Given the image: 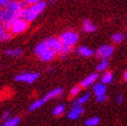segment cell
Instances as JSON below:
<instances>
[{"mask_svg": "<svg viewBox=\"0 0 127 126\" xmlns=\"http://www.w3.org/2000/svg\"><path fill=\"white\" fill-rule=\"evenodd\" d=\"M22 10L20 2L10 1L0 10V24L7 30L10 28V25L15 20L19 19L20 11Z\"/></svg>", "mask_w": 127, "mask_h": 126, "instance_id": "obj_1", "label": "cell"}, {"mask_svg": "<svg viewBox=\"0 0 127 126\" xmlns=\"http://www.w3.org/2000/svg\"><path fill=\"white\" fill-rule=\"evenodd\" d=\"M47 3L40 1L39 3H36L34 5H31L29 7H26L20 11V15H19V18L24 20L25 22H31L36 19V17L38 16L40 12L46 8Z\"/></svg>", "mask_w": 127, "mask_h": 126, "instance_id": "obj_2", "label": "cell"}, {"mask_svg": "<svg viewBox=\"0 0 127 126\" xmlns=\"http://www.w3.org/2000/svg\"><path fill=\"white\" fill-rule=\"evenodd\" d=\"M60 42L63 46L67 47H72L73 45L78 42L79 40V35L78 33L73 32V31H66V32L62 33L60 36Z\"/></svg>", "mask_w": 127, "mask_h": 126, "instance_id": "obj_3", "label": "cell"}, {"mask_svg": "<svg viewBox=\"0 0 127 126\" xmlns=\"http://www.w3.org/2000/svg\"><path fill=\"white\" fill-rule=\"evenodd\" d=\"M28 27L27 22H25L22 19H17L12 22V24L10 25V31L12 34H20L23 31H25Z\"/></svg>", "mask_w": 127, "mask_h": 126, "instance_id": "obj_4", "label": "cell"}, {"mask_svg": "<svg viewBox=\"0 0 127 126\" xmlns=\"http://www.w3.org/2000/svg\"><path fill=\"white\" fill-rule=\"evenodd\" d=\"M38 78H39L38 72H24V73L16 75L15 80L18 82H26V83L30 84V83H33Z\"/></svg>", "mask_w": 127, "mask_h": 126, "instance_id": "obj_5", "label": "cell"}, {"mask_svg": "<svg viewBox=\"0 0 127 126\" xmlns=\"http://www.w3.org/2000/svg\"><path fill=\"white\" fill-rule=\"evenodd\" d=\"M114 53V48L110 45H103L101 46L96 52V56L98 58H101L102 60H107Z\"/></svg>", "mask_w": 127, "mask_h": 126, "instance_id": "obj_6", "label": "cell"}, {"mask_svg": "<svg viewBox=\"0 0 127 126\" xmlns=\"http://www.w3.org/2000/svg\"><path fill=\"white\" fill-rule=\"evenodd\" d=\"M46 45L48 47V49L50 50H53V51L56 53V54H58L59 51H60V49H61V42L58 38H56V37H51V38L47 39L46 41Z\"/></svg>", "mask_w": 127, "mask_h": 126, "instance_id": "obj_7", "label": "cell"}, {"mask_svg": "<svg viewBox=\"0 0 127 126\" xmlns=\"http://www.w3.org/2000/svg\"><path fill=\"white\" fill-rule=\"evenodd\" d=\"M84 108L83 106H73L71 109V111L68 113V118L70 119V120H75V119H78L82 114L84 113Z\"/></svg>", "mask_w": 127, "mask_h": 126, "instance_id": "obj_8", "label": "cell"}, {"mask_svg": "<svg viewBox=\"0 0 127 126\" xmlns=\"http://www.w3.org/2000/svg\"><path fill=\"white\" fill-rule=\"evenodd\" d=\"M97 79H98V73H96V72L88 75L86 79H84L83 81H82L81 87H89V86H91L92 84H94L95 82H96Z\"/></svg>", "mask_w": 127, "mask_h": 126, "instance_id": "obj_9", "label": "cell"}, {"mask_svg": "<svg viewBox=\"0 0 127 126\" xmlns=\"http://www.w3.org/2000/svg\"><path fill=\"white\" fill-rule=\"evenodd\" d=\"M62 92H63V90L61 89V88H56V89H54V90H52V91H50L46 96H44V98H43V100L44 101H48V100H50V99H52V98H54V97H58V96H60L61 94H62Z\"/></svg>", "mask_w": 127, "mask_h": 126, "instance_id": "obj_10", "label": "cell"}, {"mask_svg": "<svg viewBox=\"0 0 127 126\" xmlns=\"http://www.w3.org/2000/svg\"><path fill=\"white\" fill-rule=\"evenodd\" d=\"M55 55H56V53L53 51V50H50V49H48V50H46L39 57H40V59L42 60V61H44V62H48V61H51L54 57H55Z\"/></svg>", "mask_w": 127, "mask_h": 126, "instance_id": "obj_11", "label": "cell"}, {"mask_svg": "<svg viewBox=\"0 0 127 126\" xmlns=\"http://www.w3.org/2000/svg\"><path fill=\"white\" fill-rule=\"evenodd\" d=\"M93 91L95 93L96 96H101V95H104L105 92H106V88H105V85L103 84H95L94 85V88H93Z\"/></svg>", "mask_w": 127, "mask_h": 126, "instance_id": "obj_12", "label": "cell"}, {"mask_svg": "<svg viewBox=\"0 0 127 126\" xmlns=\"http://www.w3.org/2000/svg\"><path fill=\"white\" fill-rule=\"evenodd\" d=\"M90 96H91L90 93H86L85 95L81 96V97L78 98V99H75L74 101H73V106H82L84 103H86V102L88 101L89 98H90Z\"/></svg>", "mask_w": 127, "mask_h": 126, "instance_id": "obj_13", "label": "cell"}, {"mask_svg": "<svg viewBox=\"0 0 127 126\" xmlns=\"http://www.w3.org/2000/svg\"><path fill=\"white\" fill-rule=\"evenodd\" d=\"M77 52L82 55V56H84V57H90V56L93 55V50L91 49H89L88 47H80L77 49Z\"/></svg>", "mask_w": 127, "mask_h": 126, "instance_id": "obj_14", "label": "cell"}, {"mask_svg": "<svg viewBox=\"0 0 127 126\" xmlns=\"http://www.w3.org/2000/svg\"><path fill=\"white\" fill-rule=\"evenodd\" d=\"M83 30L85 31V32H87V33L94 32V31L96 30V27H95V25L92 24V22H90L89 20H85L84 24H83Z\"/></svg>", "mask_w": 127, "mask_h": 126, "instance_id": "obj_15", "label": "cell"}, {"mask_svg": "<svg viewBox=\"0 0 127 126\" xmlns=\"http://www.w3.org/2000/svg\"><path fill=\"white\" fill-rule=\"evenodd\" d=\"M10 38H11V35L9 34V32L0 24V39L1 40H8Z\"/></svg>", "mask_w": 127, "mask_h": 126, "instance_id": "obj_16", "label": "cell"}, {"mask_svg": "<svg viewBox=\"0 0 127 126\" xmlns=\"http://www.w3.org/2000/svg\"><path fill=\"white\" fill-rule=\"evenodd\" d=\"M20 123V118L19 117H14L7 119L4 123L1 124V126H18V124Z\"/></svg>", "mask_w": 127, "mask_h": 126, "instance_id": "obj_17", "label": "cell"}, {"mask_svg": "<svg viewBox=\"0 0 127 126\" xmlns=\"http://www.w3.org/2000/svg\"><path fill=\"white\" fill-rule=\"evenodd\" d=\"M46 50H48V47H47V45H46V42L42 41V42L38 43V45L36 46V48L34 49V53H35L36 55L40 56L44 51H46Z\"/></svg>", "mask_w": 127, "mask_h": 126, "instance_id": "obj_18", "label": "cell"}, {"mask_svg": "<svg viewBox=\"0 0 127 126\" xmlns=\"http://www.w3.org/2000/svg\"><path fill=\"white\" fill-rule=\"evenodd\" d=\"M113 79H114V77H113V73L111 71L105 72L102 75V78H101V84H103V85L110 84V83H112V82H113Z\"/></svg>", "mask_w": 127, "mask_h": 126, "instance_id": "obj_19", "label": "cell"}, {"mask_svg": "<svg viewBox=\"0 0 127 126\" xmlns=\"http://www.w3.org/2000/svg\"><path fill=\"white\" fill-rule=\"evenodd\" d=\"M64 112H65V105L64 104H59V105H57L56 108H54L53 110V115L54 116H61L64 114Z\"/></svg>", "mask_w": 127, "mask_h": 126, "instance_id": "obj_20", "label": "cell"}, {"mask_svg": "<svg viewBox=\"0 0 127 126\" xmlns=\"http://www.w3.org/2000/svg\"><path fill=\"white\" fill-rule=\"evenodd\" d=\"M44 102H46V101L43 100V98H42V99L36 100V101H34L33 103H31V104H30V106H29V111H30V112H32V111H35V110H37V109H39L42 104H44Z\"/></svg>", "mask_w": 127, "mask_h": 126, "instance_id": "obj_21", "label": "cell"}, {"mask_svg": "<svg viewBox=\"0 0 127 126\" xmlns=\"http://www.w3.org/2000/svg\"><path fill=\"white\" fill-rule=\"evenodd\" d=\"M71 47H67V46H61V49H60V51H59V53L58 54H60V56L62 58H64L65 56L68 54V53H70L71 52Z\"/></svg>", "mask_w": 127, "mask_h": 126, "instance_id": "obj_22", "label": "cell"}, {"mask_svg": "<svg viewBox=\"0 0 127 126\" xmlns=\"http://www.w3.org/2000/svg\"><path fill=\"white\" fill-rule=\"evenodd\" d=\"M99 118L98 117H92V118H89L85 121V124L87 126H96L99 123Z\"/></svg>", "mask_w": 127, "mask_h": 126, "instance_id": "obj_23", "label": "cell"}, {"mask_svg": "<svg viewBox=\"0 0 127 126\" xmlns=\"http://www.w3.org/2000/svg\"><path fill=\"white\" fill-rule=\"evenodd\" d=\"M5 55H10V56H15V57H18V56H21L22 55V50L21 49L7 50V51H5Z\"/></svg>", "mask_w": 127, "mask_h": 126, "instance_id": "obj_24", "label": "cell"}, {"mask_svg": "<svg viewBox=\"0 0 127 126\" xmlns=\"http://www.w3.org/2000/svg\"><path fill=\"white\" fill-rule=\"evenodd\" d=\"M112 38H113V40L115 42L120 43V42H122L125 39V35L123 33H116V34H114L112 36Z\"/></svg>", "mask_w": 127, "mask_h": 126, "instance_id": "obj_25", "label": "cell"}, {"mask_svg": "<svg viewBox=\"0 0 127 126\" xmlns=\"http://www.w3.org/2000/svg\"><path fill=\"white\" fill-rule=\"evenodd\" d=\"M107 66H109V61L107 60H102L100 62V64L97 66V70L98 71H103L107 68Z\"/></svg>", "mask_w": 127, "mask_h": 126, "instance_id": "obj_26", "label": "cell"}, {"mask_svg": "<svg viewBox=\"0 0 127 126\" xmlns=\"http://www.w3.org/2000/svg\"><path fill=\"white\" fill-rule=\"evenodd\" d=\"M80 90H81V86H75V87H73L72 89L70 90V95L71 96H75L77 94L80 92Z\"/></svg>", "mask_w": 127, "mask_h": 126, "instance_id": "obj_27", "label": "cell"}, {"mask_svg": "<svg viewBox=\"0 0 127 126\" xmlns=\"http://www.w3.org/2000/svg\"><path fill=\"white\" fill-rule=\"evenodd\" d=\"M107 99V96L105 95H101V96H96V101L97 102H103V101H105V100Z\"/></svg>", "mask_w": 127, "mask_h": 126, "instance_id": "obj_28", "label": "cell"}, {"mask_svg": "<svg viewBox=\"0 0 127 126\" xmlns=\"http://www.w3.org/2000/svg\"><path fill=\"white\" fill-rule=\"evenodd\" d=\"M10 118V112H8V111H6V112H4V114L2 115V120H7V119H9Z\"/></svg>", "mask_w": 127, "mask_h": 126, "instance_id": "obj_29", "label": "cell"}, {"mask_svg": "<svg viewBox=\"0 0 127 126\" xmlns=\"http://www.w3.org/2000/svg\"><path fill=\"white\" fill-rule=\"evenodd\" d=\"M26 1V3L27 4H31V5H34V4H36V3H39L41 0H25Z\"/></svg>", "mask_w": 127, "mask_h": 126, "instance_id": "obj_30", "label": "cell"}, {"mask_svg": "<svg viewBox=\"0 0 127 126\" xmlns=\"http://www.w3.org/2000/svg\"><path fill=\"white\" fill-rule=\"evenodd\" d=\"M123 100H124V98H123V96L120 94V95L117 97V103H119V104H121L122 102H123Z\"/></svg>", "mask_w": 127, "mask_h": 126, "instance_id": "obj_31", "label": "cell"}, {"mask_svg": "<svg viewBox=\"0 0 127 126\" xmlns=\"http://www.w3.org/2000/svg\"><path fill=\"white\" fill-rule=\"evenodd\" d=\"M10 2V0H0V5L5 6L6 4H8Z\"/></svg>", "mask_w": 127, "mask_h": 126, "instance_id": "obj_32", "label": "cell"}, {"mask_svg": "<svg viewBox=\"0 0 127 126\" xmlns=\"http://www.w3.org/2000/svg\"><path fill=\"white\" fill-rule=\"evenodd\" d=\"M123 79H124V81H126V80H127V71H125V72H124V75H123Z\"/></svg>", "mask_w": 127, "mask_h": 126, "instance_id": "obj_33", "label": "cell"}, {"mask_svg": "<svg viewBox=\"0 0 127 126\" xmlns=\"http://www.w3.org/2000/svg\"><path fill=\"white\" fill-rule=\"evenodd\" d=\"M55 1H56V0H51V2H52V3H54Z\"/></svg>", "mask_w": 127, "mask_h": 126, "instance_id": "obj_34", "label": "cell"}, {"mask_svg": "<svg viewBox=\"0 0 127 126\" xmlns=\"http://www.w3.org/2000/svg\"><path fill=\"white\" fill-rule=\"evenodd\" d=\"M0 67H1V65H0Z\"/></svg>", "mask_w": 127, "mask_h": 126, "instance_id": "obj_35", "label": "cell"}]
</instances>
